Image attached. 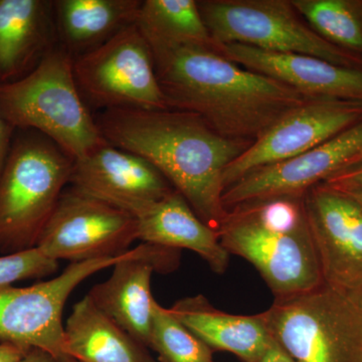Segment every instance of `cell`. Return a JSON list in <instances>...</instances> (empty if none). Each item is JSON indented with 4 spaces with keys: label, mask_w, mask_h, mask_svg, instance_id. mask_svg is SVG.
<instances>
[{
    "label": "cell",
    "mask_w": 362,
    "mask_h": 362,
    "mask_svg": "<svg viewBox=\"0 0 362 362\" xmlns=\"http://www.w3.org/2000/svg\"><path fill=\"white\" fill-rule=\"evenodd\" d=\"M147 42L168 108L199 116L228 139L255 142L311 99L237 65L213 45Z\"/></svg>",
    "instance_id": "cell-1"
},
{
    "label": "cell",
    "mask_w": 362,
    "mask_h": 362,
    "mask_svg": "<svg viewBox=\"0 0 362 362\" xmlns=\"http://www.w3.org/2000/svg\"><path fill=\"white\" fill-rule=\"evenodd\" d=\"M104 139L149 161L218 232L228 211L223 204L226 169L252 144L228 139L189 112L108 109L97 121Z\"/></svg>",
    "instance_id": "cell-2"
},
{
    "label": "cell",
    "mask_w": 362,
    "mask_h": 362,
    "mask_svg": "<svg viewBox=\"0 0 362 362\" xmlns=\"http://www.w3.org/2000/svg\"><path fill=\"white\" fill-rule=\"evenodd\" d=\"M218 232L226 251L251 263L275 297L323 283L304 195L271 197L233 207Z\"/></svg>",
    "instance_id": "cell-3"
},
{
    "label": "cell",
    "mask_w": 362,
    "mask_h": 362,
    "mask_svg": "<svg viewBox=\"0 0 362 362\" xmlns=\"http://www.w3.org/2000/svg\"><path fill=\"white\" fill-rule=\"evenodd\" d=\"M0 114L11 127L37 131L73 160L106 143L78 89L74 61L52 49L30 73L0 83Z\"/></svg>",
    "instance_id": "cell-4"
},
{
    "label": "cell",
    "mask_w": 362,
    "mask_h": 362,
    "mask_svg": "<svg viewBox=\"0 0 362 362\" xmlns=\"http://www.w3.org/2000/svg\"><path fill=\"white\" fill-rule=\"evenodd\" d=\"M261 314L295 362H362V291L321 283L275 297Z\"/></svg>",
    "instance_id": "cell-5"
},
{
    "label": "cell",
    "mask_w": 362,
    "mask_h": 362,
    "mask_svg": "<svg viewBox=\"0 0 362 362\" xmlns=\"http://www.w3.org/2000/svg\"><path fill=\"white\" fill-rule=\"evenodd\" d=\"M74 160L44 137L28 135L11 145L0 175V252L37 247L66 183Z\"/></svg>",
    "instance_id": "cell-6"
},
{
    "label": "cell",
    "mask_w": 362,
    "mask_h": 362,
    "mask_svg": "<svg viewBox=\"0 0 362 362\" xmlns=\"http://www.w3.org/2000/svg\"><path fill=\"white\" fill-rule=\"evenodd\" d=\"M197 4L216 47L239 44L263 51L307 54L362 70V59L317 35L291 1L204 0Z\"/></svg>",
    "instance_id": "cell-7"
},
{
    "label": "cell",
    "mask_w": 362,
    "mask_h": 362,
    "mask_svg": "<svg viewBox=\"0 0 362 362\" xmlns=\"http://www.w3.org/2000/svg\"><path fill=\"white\" fill-rule=\"evenodd\" d=\"M74 73L82 96L105 110L170 109L137 23L81 54L74 61Z\"/></svg>",
    "instance_id": "cell-8"
},
{
    "label": "cell",
    "mask_w": 362,
    "mask_h": 362,
    "mask_svg": "<svg viewBox=\"0 0 362 362\" xmlns=\"http://www.w3.org/2000/svg\"><path fill=\"white\" fill-rule=\"evenodd\" d=\"M132 252L71 263L56 278L28 287L0 288V341L45 350L59 361L65 358L66 300L86 279L128 258Z\"/></svg>",
    "instance_id": "cell-9"
},
{
    "label": "cell",
    "mask_w": 362,
    "mask_h": 362,
    "mask_svg": "<svg viewBox=\"0 0 362 362\" xmlns=\"http://www.w3.org/2000/svg\"><path fill=\"white\" fill-rule=\"evenodd\" d=\"M136 240L132 214L73 187L59 197L37 247L54 261L75 263L119 256Z\"/></svg>",
    "instance_id": "cell-10"
},
{
    "label": "cell",
    "mask_w": 362,
    "mask_h": 362,
    "mask_svg": "<svg viewBox=\"0 0 362 362\" xmlns=\"http://www.w3.org/2000/svg\"><path fill=\"white\" fill-rule=\"evenodd\" d=\"M361 121V101L308 100L288 112L228 166L225 190L251 171L301 156Z\"/></svg>",
    "instance_id": "cell-11"
},
{
    "label": "cell",
    "mask_w": 362,
    "mask_h": 362,
    "mask_svg": "<svg viewBox=\"0 0 362 362\" xmlns=\"http://www.w3.org/2000/svg\"><path fill=\"white\" fill-rule=\"evenodd\" d=\"M362 159V121L305 152L279 163L252 170L226 188V211L271 197L304 195L310 188Z\"/></svg>",
    "instance_id": "cell-12"
},
{
    "label": "cell",
    "mask_w": 362,
    "mask_h": 362,
    "mask_svg": "<svg viewBox=\"0 0 362 362\" xmlns=\"http://www.w3.org/2000/svg\"><path fill=\"white\" fill-rule=\"evenodd\" d=\"M304 204L323 283L362 291V204L322 183Z\"/></svg>",
    "instance_id": "cell-13"
},
{
    "label": "cell",
    "mask_w": 362,
    "mask_h": 362,
    "mask_svg": "<svg viewBox=\"0 0 362 362\" xmlns=\"http://www.w3.org/2000/svg\"><path fill=\"white\" fill-rule=\"evenodd\" d=\"M70 182L134 218L175 190L146 159L108 142L74 160Z\"/></svg>",
    "instance_id": "cell-14"
},
{
    "label": "cell",
    "mask_w": 362,
    "mask_h": 362,
    "mask_svg": "<svg viewBox=\"0 0 362 362\" xmlns=\"http://www.w3.org/2000/svg\"><path fill=\"white\" fill-rule=\"evenodd\" d=\"M180 254L178 250L140 245L128 258L115 264L108 280L95 285L88 296L114 322L148 347L156 300L151 277L154 272L175 270Z\"/></svg>",
    "instance_id": "cell-15"
},
{
    "label": "cell",
    "mask_w": 362,
    "mask_h": 362,
    "mask_svg": "<svg viewBox=\"0 0 362 362\" xmlns=\"http://www.w3.org/2000/svg\"><path fill=\"white\" fill-rule=\"evenodd\" d=\"M218 52L243 68L261 74L311 99L362 102V70L315 57L263 51L239 44L218 45Z\"/></svg>",
    "instance_id": "cell-16"
},
{
    "label": "cell",
    "mask_w": 362,
    "mask_h": 362,
    "mask_svg": "<svg viewBox=\"0 0 362 362\" xmlns=\"http://www.w3.org/2000/svg\"><path fill=\"white\" fill-rule=\"evenodd\" d=\"M138 240L144 244L189 250L216 274L228 269L230 254L221 246L218 232L206 226L187 199L173 190L136 216Z\"/></svg>",
    "instance_id": "cell-17"
},
{
    "label": "cell",
    "mask_w": 362,
    "mask_h": 362,
    "mask_svg": "<svg viewBox=\"0 0 362 362\" xmlns=\"http://www.w3.org/2000/svg\"><path fill=\"white\" fill-rule=\"evenodd\" d=\"M169 309L213 351L230 352L243 362H258L273 340L261 313H226L214 308L202 295L185 298Z\"/></svg>",
    "instance_id": "cell-18"
},
{
    "label": "cell",
    "mask_w": 362,
    "mask_h": 362,
    "mask_svg": "<svg viewBox=\"0 0 362 362\" xmlns=\"http://www.w3.org/2000/svg\"><path fill=\"white\" fill-rule=\"evenodd\" d=\"M64 352L78 362H156L148 347L126 332L85 296L64 330Z\"/></svg>",
    "instance_id": "cell-19"
},
{
    "label": "cell",
    "mask_w": 362,
    "mask_h": 362,
    "mask_svg": "<svg viewBox=\"0 0 362 362\" xmlns=\"http://www.w3.org/2000/svg\"><path fill=\"white\" fill-rule=\"evenodd\" d=\"M52 13L51 1L0 0V83L20 78L47 49Z\"/></svg>",
    "instance_id": "cell-20"
},
{
    "label": "cell",
    "mask_w": 362,
    "mask_h": 362,
    "mask_svg": "<svg viewBox=\"0 0 362 362\" xmlns=\"http://www.w3.org/2000/svg\"><path fill=\"white\" fill-rule=\"evenodd\" d=\"M139 0H59L54 2L59 32L66 45L86 52L137 23Z\"/></svg>",
    "instance_id": "cell-21"
},
{
    "label": "cell",
    "mask_w": 362,
    "mask_h": 362,
    "mask_svg": "<svg viewBox=\"0 0 362 362\" xmlns=\"http://www.w3.org/2000/svg\"><path fill=\"white\" fill-rule=\"evenodd\" d=\"M137 25L147 40L216 47L194 0H145L140 6Z\"/></svg>",
    "instance_id": "cell-22"
},
{
    "label": "cell",
    "mask_w": 362,
    "mask_h": 362,
    "mask_svg": "<svg viewBox=\"0 0 362 362\" xmlns=\"http://www.w3.org/2000/svg\"><path fill=\"white\" fill-rule=\"evenodd\" d=\"M323 40L362 59V0H291Z\"/></svg>",
    "instance_id": "cell-23"
},
{
    "label": "cell",
    "mask_w": 362,
    "mask_h": 362,
    "mask_svg": "<svg viewBox=\"0 0 362 362\" xmlns=\"http://www.w3.org/2000/svg\"><path fill=\"white\" fill-rule=\"evenodd\" d=\"M148 347L161 362H214L213 350L156 300Z\"/></svg>",
    "instance_id": "cell-24"
},
{
    "label": "cell",
    "mask_w": 362,
    "mask_h": 362,
    "mask_svg": "<svg viewBox=\"0 0 362 362\" xmlns=\"http://www.w3.org/2000/svg\"><path fill=\"white\" fill-rule=\"evenodd\" d=\"M59 262L47 258L37 247L0 256V288L28 279L47 277L58 270Z\"/></svg>",
    "instance_id": "cell-25"
},
{
    "label": "cell",
    "mask_w": 362,
    "mask_h": 362,
    "mask_svg": "<svg viewBox=\"0 0 362 362\" xmlns=\"http://www.w3.org/2000/svg\"><path fill=\"white\" fill-rule=\"evenodd\" d=\"M322 185L345 194L362 192V159L330 176Z\"/></svg>",
    "instance_id": "cell-26"
},
{
    "label": "cell",
    "mask_w": 362,
    "mask_h": 362,
    "mask_svg": "<svg viewBox=\"0 0 362 362\" xmlns=\"http://www.w3.org/2000/svg\"><path fill=\"white\" fill-rule=\"evenodd\" d=\"M13 128L4 120L0 114V175L6 164L9 150H11V133Z\"/></svg>",
    "instance_id": "cell-27"
},
{
    "label": "cell",
    "mask_w": 362,
    "mask_h": 362,
    "mask_svg": "<svg viewBox=\"0 0 362 362\" xmlns=\"http://www.w3.org/2000/svg\"><path fill=\"white\" fill-rule=\"evenodd\" d=\"M30 349L16 343L0 341V362H20Z\"/></svg>",
    "instance_id": "cell-28"
},
{
    "label": "cell",
    "mask_w": 362,
    "mask_h": 362,
    "mask_svg": "<svg viewBox=\"0 0 362 362\" xmlns=\"http://www.w3.org/2000/svg\"><path fill=\"white\" fill-rule=\"evenodd\" d=\"M258 362H295L287 352L285 351L275 340H272L265 354Z\"/></svg>",
    "instance_id": "cell-29"
},
{
    "label": "cell",
    "mask_w": 362,
    "mask_h": 362,
    "mask_svg": "<svg viewBox=\"0 0 362 362\" xmlns=\"http://www.w3.org/2000/svg\"><path fill=\"white\" fill-rule=\"evenodd\" d=\"M20 362H62V361L45 350L30 349Z\"/></svg>",
    "instance_id": "cell-30"
},
{
    "label": "cell",
    "mask_w": 362,
    "mask_h": 362,
    "mask_svg": "<svg viewBox=\"0 0 362 362\" xmlns=\"http://www.w3.org/2000/svg\"><path fill=\"white\" fill-rule=\"evenodd\" d=\"M349 194L350 195V197H354V199H356L357 202H361V204H362V192H349V194Z\"/></svg>",
    "instance_id": "cell-31"
},
{
    "label": "cell",
    "mask_w": 362,
    "mask_h": 362,
    "mask_svg": "<svg viewBox=\"0 0 362 362\" xmlns=\"http://www.w3.org/2000/svg\"><path fill=\"white\" fill-rule=\"evenodd\" d=\"M62 362H78L76 361H74V359L70 358V357H65V358L62 359Z\"/></svg>",
    "instance_id": "cell-32"
}]
</instances>
